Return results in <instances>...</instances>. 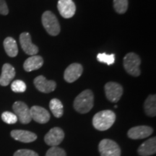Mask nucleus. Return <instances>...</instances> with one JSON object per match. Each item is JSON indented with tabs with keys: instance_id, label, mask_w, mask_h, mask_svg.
Wrapping results in <instances>:
<instances>
[{
	"instance_id": "a211bd4d",
	"label": "nucleus",
	"mask_w": 156,
	"mask_h": 156,
	"mask_svg": "<svg viewBox=\"0 0 156 156\" xmlns=\"http://www.w3.org/2000/svg\"><path fill=\"white\" fill-rule=\"evenodd\" d=\"M44 64V59L41 56L34 55L27 58L23 64V68L26 72H32L40 69Z\"/></svg>"
},
{
	"instance_id": "a878e982",
	"label": "nucleus",
	"mask_w": 156,
	"mask_h": 156,
	"mask_svg": "<svg viewBox=\"0 0 156 156\" xmlns=\"http://www.w3.org/2000/svg\"><path fill=\"white\" fill-rule=\"evenodd\" d=\"M46 156H67V154L62 148L58 147H51L46 152Z\"/></svg>"
},
{
	"instance_id": "20e7f679",
	"label": "nucleus",
	"mask_w": 156,
	"mask_h": 156,
	"mask_svg": "<svg viewBox=\"0 0 156 156\" xmlns=\"http://www.w3.org/2000/svg\"><path fill=\"white\" fill-rule=\"evenodd\" d=\"M124 69L128 74L134 77H138L141 73L140 66L141 64V59L137 54L134 53H129L124 56Z\"/></svg>"
},
{
	"instance_id": "39448f33",
	"label": "nucleus",
	"mask_w": 156,
	"mask_h": 156,
	"mask_svg": "<svg viewBox=\"0 0 156 156\" xmlns=\"http://www.w3.org/2000/svg\"><path fill=\"white\" fill-rule=\"evenodd\" d=\"M98 150L101 156H121L119 146L114 140H102L99 143Z\"/></svg>"
},
{
	"instance_id": "7ed1b4c3",
	"label": "nucleus",
	"mask_w": 156,
	"mask_h": 156,
	"mask_svg": "<svg viewBox=\"0 0 156 156\" xmlns=\"http://www.w3.org/2000/svg\"><path fill=\"white\" fill-rule=\"evenodd\" d=\"M42 24L51 36H56L60 33V25L57 17L51 11H46L42 15Z\"/></svg>"
},
{
	"instance_id": "f8f14e48",
	"label": "nucleus",
	"mask_w": 156,
	"mask_h": 156,
	"mask_svg": "<svg viewBox=\"0 0 156 156\" xmlns=\"http://www.w3.org/2000/svg\"><path fill=\"white\" fill-rule=\"evenodd\" d=\"M83 72V66L80 64L73 63L67 67L64 74V78L67 83H72L80 77Z\"/></svg>"
},
{
	"instance_id": "4468645a",
	"label": "nucleus",
	"mask_w": 156,
	"mask_h": 156,
	"mask_svg": "<svg viewBox=\"0 0 156 156\" xmlns=\"http://www.w3.org/2000/svg\"><path fill=\"white\" fill-rule=\"evenodd\" d=\"M31 119L39 124H46L50 119V114L46 109L38 106H34L30 108Z\"/></svg>"
},
{
	"instance_id": "dca6fc26",
	"label": "nucleus",
	"mask_w": 156,
	"mask_h": 156,
	"mask_svg": "<svg viewBox=\"0 0 156 156\" xmlns=\"http://www.w3.org/2000/svg\"><path fill=\"white\" fill-rule=\"evenodd\" d=\"M11 136L13 139L21 142L29 143L34 142L37 139V135L34 132H31L26 130L15 129L11 132Z\"/></svg>"
},
{
	"instance_id": "9d476101",
	"label": "nucleus",
	"mask_w": 156,
	"mask_h": 156,
	"mask_svg": "<svg viewBox=\"0 0 156 156\" xmlns=\"http://www.w3.org/2000/svg\"><path fill=\"white\" fill-rule=\"evenodd\" d=\"M34 85L38 90L41 93H49L53 92L56 87L54 80H47L43 75H39L34 79Z\"/></svg>"
},
{
	"instance_id": "bb28decb",
	"label": "nucleus",
	"mask_w": 156,
	"mask_h": 156,
	"mask_svg": "<svg viewBox=\"0 0 156 156\" xmlns=\"http://www.w3.org/2000/svg\"><path fill=\"white\" fill-rule=\"evenodd\" d=\"M13 156H39L38 153L34 151L28 149H21L17 151Z\"/></svg>"
},
{
	"instance_id": "2eb2a0df",
	"label": "nucleus",
	"mask_w": 156,
	"mask_h": 156,
	"mask_svg": "<svg viewBox=\"0 0 156 156\" xmlns=\"http://www.w3.org/2000/svg\"><path fill=\"white\" fill-rule=\"evenodd\" d=\"M15 77V68L8 63L5 64L2 69V74L0 76V85L2 86H7Z\"/></svg>"
},
{
	"instance_id": "f257e3e1",
	"label": "nucleus",
	"mask_w": 156,
	"mask_h": 156,
	"mask_svg": "<svg viewBox=\"0 0 156 156\" xmlns=\"http://www.w3.org/2000/svg\"><path fill=\"white\" fill-rule=\"evenodd\" d=\"M94 105V95L90 90H85L80 93L74 101V108L80 114H86Z\"/></svg>"
},
{
	"instance_id": "6ab92c4d",
	"label": "nucleus",
	"mask_w": 156,
	"mask_h": 156,
	"mask_svg": "<svg viewBox=\"0 0 156 156\" xmlns=\"http://www.w3.org/2000/svg\"><path fill=\"white\" fill-rule=\"evenodd\" d=\"M4 48L7 55L10 57H15L18 54V47L16 41L12 37H7L4 41Z\"/></svg>"
},
{
	"instance_id": "423d86ee",
	"label": "nucleus",
	"mask_w": 156,
	"mask_h": 156,
	"mask_svg": "<svg viewBox=\"0 0 156 156\" xmlns=\"http://www.w3.org/2000/svg\"><path fill=\"white\" fill-rule=\"evenodd\" d=\"M13 112L17 117L20 123L23 124H27L32 120L30 116V108L24 102L16 101L12 106Z\"/></svg>"
},
{
	"instance_id": "f03ea898",
	"label": "nucleus",
	"mask_w": 156,
	"mask_h": 156,
	"mask_svg": "<svg viewBox=\"0 0 156 156\" xmlns=\"http://www.w3.org/2000/svg\"><path fill=\"white\" fill-rule=\"evenodd\" d=\"M116 120V114L111 110H104L93 116V125L99 131H106L112 126Z\"/></svg>"
},
{
	"instance_id": "b1692460",
	"label": "nucleus",
	"mask_w": 156,
	"mask_h": 156,
	"mask_svg": "<svg viewBox=\"0 0 156 156\" xmlns=\"http://www.w3.org/2000/svg\"><path fill=\"white\" fill-rule=\"evenodd\" d=\"M26 84L23 80H17L12 83L11 89L15 93H23L26 90Z\"/></svg>"
},
{
	"instance_id": "6e6552de",
	"label": "nucleus",
	"mask_w": 156,
	"mask_h": 156,
	"mask_svg": "<svg viewBox=\"0 0 156 156\" xmlns=\"http://www.w3.org/2000/svg\"><path fill=\"white\" fill-rule=\"evenodd\" d=\"M64 138V132L61 128L54 127L45 135L44 141L51 147H57Z\"/></svg>"
},
{
	"instance_id": "0eeeda50",
	"label": "nucleus",
	"mask_w": 156,
	"mask_h": 156,
	"mask_svg": "<svg viewBox=\"0 0 156 156\" xmlns=\"http://www.w3.org/2000/svg\"><path fill=\"white\" fill-rule=\"evenodd\" d=\"M105 93L107 99L109 101L116 103L122 96L123 87L120 84L114 82H109L105 85Z\"/></svg>"
},
{
	"instance_id": "412c9836",
	"label": "nucleus",
	"mask_w": 156,
	"mask_h": 156,
	"mask_svg": "<svg viewBox=\"0 0 156 156\" xmlns=\"http://www.w3.org/2000/svg\"><path fill=\"white\" fill-rule=\"evenodd\" d=\"M49 108L51 112L56 118H61L63 115L64 109L63 105L61 101L57 98L51 99L49 103Z\"/></svg>"
},
{
	"instance_id": "4be33fe9",
	"label": "nucleus",
	"mask_w": 156,
	"mask_h": 156,
	"mask_svg": "<svg viewBox=\"0 0 156 156\" xmlns=\"http://www.w3.org/2000/svg\"><path fill=\"white\" fill-rule=\"evenodd\" d=\"M128 0H114V7L119 14H124L128 9Z\"/></svg>"
},
{
	"instance_id": "393cba45",
	"label": "nucleus",
	"mask_w": 156,
	"mask_h": 156,
	"mask_svg": "<svg viewBox=\"0 0 156 156\" xmlns=\"http://www.w3.org/2000/svg\"><path fill=\"white\" fill-rule=\"evenodd\" d=\"M2 119L4 122L8 124H15L17 122V117L16 115L13 113L9 112H5L2 114Z\"/></svg>"
},
{
	"instance_id": "9b49d317",
	"label": "nucleus",
	"mask_w": 156,
	"mask_h": 156,
	"mask_svg": "<svg viewBox=\"0 0 156 156\" xmlns=\"http://www.w3.org/2000/svg\"><path fill=\"white\" fill-rule=\"evenodd\" d=\"M57 8L64 18H71L76 12V6L73 0H58Z\"/></svg>"
},
{
	"instance_id": "aec40b11",
	"label": "nucleus",
	"mask_w": 156,
	"mask_h": 156,
	"mask_svg": "<svg viewBox=\"0 0 156 156\" xmlns=\"http://www.w3.org/2000/svg\"><path fill=\"white\" fill-rule=\"evenodd\" d=\"M145 114L147 116L154 117L156 115V96L151 95L147 98L144 104Z\"/></svg>"
},
{
	"instance_id": "f3484780",
	"label": "nucleus",
	"mask_w": 156,
	"mask_h": 156,
	"mask_svg": "<svg viewBox=\"0 0 156 156\" xmlns=\"http://www.w3.org/2000/svg\"><path fill=\"white\" fill-rule=\"evenodd\" d=\"M137 153L141 156L152 155L156 153V138H150L142 144L137 150Z\"/></svg>"
},
{
	"instance_id": "1a4fd4ad",
	"label": "nucleus",
	"mask_w": 156,
	"mask_h": 156,
	"mask_svg": "<svg viewBox=\"0 0 156 156\" xmlns=\"http://www.w3.org/2000/svg\"><path fill=\"white\" fill-rule=\"evenodd\" d=\"M20 43L25 54L30 56L36 55L38 52V48L31 41V36L29 33H22L20 36Z\"/></svg>"
},
{
	"instance_id": "5701e85b",
	"label": "nucleus",
	"mask_w": 156,
	"mask_h": 156,
	"mask_svg": "<svg viewBox=\"0 0 156 156\" xmlns=\"http://www.w3.org/2000/svg\"><path fill=\"white\" fill-rule=\"evenodd\" d=\"M98 61L101 63H105L108 65H112L115 62V55L112 54H107L106 53L98 54L97 55Z\"/></svg>"
},
{
	"instance_id": "cd10ccee",
	"label": "nucleus",
	"mask_w": 156,
	"mask_h": 156,
	"mask_svg": "<svg viewBox=\"0 0 156 156\" xmlns=\"http://www.w3.org/2000/svg\"><path fill=\"white\" fill-rule=\"evenodd\" d=\"M9 13V9L5 0H0V14L7 15Z\"/></svg>"
},
{
	"instance_id": "ddd939ff",
	"label": "nucleus",
	"mask_w": 156,
	"mask_h": 156,
	"mask_svg": "<svg viewBox=\"0 0 156 156\" xmlns=\"http://www.w3.org/2000/svg\"><path fill=\"white\" fill-rule=\"evenodd\" d=\"M153 132V128L148 126H137L130 129L127 132L128 136L132 140H140L147 138Z\"/></svg>"
}]
</instances>
